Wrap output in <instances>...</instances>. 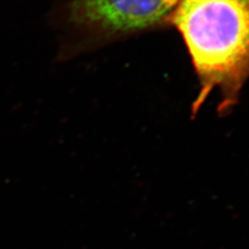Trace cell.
<instances>
[{"instance_id": "obj_1", "label": "cell", "mask_w": 249, "mask_h": 249, "mask_svg": "<svg viewBox=\"0 0 249 249\" xmlns=\"http://www.w3.org/2000/svg\"><path fill=\"white\" fill-rule=\"evenodd\" d=\"M170 27L181 35L198 79L193 115L214 89L218 111L227 115L249 78V0H180Z\"/></svg>"}, {"instance_id": "obj_2", "label": "cell", "mask_w": 249, "mask_h": 249, "mask_svg": "<svg viewBox=\"0 0 249 249\" xmlns=\"http://www.w3.org/2000/svg\"><path fill=\"white\" fill-rule=\"evenodd\" d=\"M180 0H67L48 15L59 33L56 60L73 58L106 46L170 27Z\"/></svg>"}]
</instances>
